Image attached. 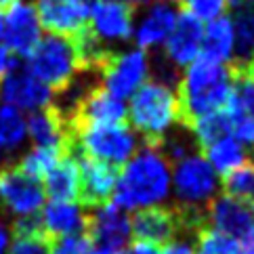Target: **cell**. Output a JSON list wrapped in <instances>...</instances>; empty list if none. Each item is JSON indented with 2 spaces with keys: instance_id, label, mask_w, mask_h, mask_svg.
I'll list each match as a JSON object with an SVG mask.
<instances>
[{
  "instance_id": "obj_2",
  "label": "cell",
  "mask_w": 254,
  "mask_h": 254,
  "mask_svg": "<svg viewBox=\"0 0 254 254\" xmlns=\"http://www.w3.org/2000/svg\"><path fill=\"white\" fill-rule=\"evenodd\" d=\"M183 122V107L177 86L170 78H149L128 101H126V124L139 139L151 145L164 143Z\"/></svg>"
},
{
  "instance_id": "obj_37",
  "label": "cell",
  "mask_w": 254,
  "mask_h": 254,
  "mask_svg": "<svg viewBox=\"0 0 254 254\" xmlns=\"http://www.w3.org/2000/svg\"><path fill=\"white\" fill-rule=\"evenodd\" d=\"M240 244L244 254H254V221L250 223V227L240 235Z\"/></svg>"
},
{
  "instance_id": "obj_41",
  "label": "cell",
  "mask_w": 254,
  "mask_h": 254,
  "mask_svg": "<svg viewBox=\"0 0 254 254\" xmlns=\"http://www.w3.org/2000/svg\"><path fill=\"white\" fill-rule=\"evenodd\" d=\"M2 32H4V15L0 11V40H2Z\"/></svg>"
},
{
  "instance_id": "obj_14",
  "label": "cell",
  "mask_w": 254,
  "mask_h": 254,
  "mask_svg": "<svg viewBox=\"0 0 254 254\" xmlns=\"http://www.w3.org/2000/svg\"><path fill=\"white\" fill-rule=\"evenodd\" d=\"M36 223L51 242H57L63 238H71V235L86 233L88 210L80 199H71V202L47 199L42 210L36 216Z\"/></svg>"
},
{
  "instance_id": "obj_36",
  "label": "cell",
  "mask_w": 254,
  "mask_h": 254,
  "mask_svg": "<svg viewBox=\"0 0 254 254\" xmlns=\"http://www.w3.org/2000/svg\"><path fill=\"white\" fill-rule=\"evenodd\" d=\"M116 254H158L156 246H149V244H143V242H130L128 246H124L120 252Z\"/></svg>"
},
{
  "instance_id": "obj_22",
  "label": "cell",
  "mask_w": 254,
  "mask_h": 254,
  "mask_svg": "<svg viewBox=\"0 0 254 254\" xmlns=\"http://www.w3.org/2000/svg\"><path fill=\"white\" fill-rule=\"evenodd\" d=\"M40 183H42L47 199H53V202H71V199H80L78 158L65 153V156L57 162V166L53 168Z\"/></svg>"
},
{
  "instance_id": "obj_6",
  "label": "cell",
  "mask_w": 254,
  "mask_h": 254,
  "mask_svg": "<svg viewBox=\"0 0 254 254\" xmlns=\"http://www.w3.org/2000/svg\"><path fill=\"white\" fill-rule=\"evenodd\" d=\"M74 143L80 158L120 168L141 147V139L126 122L120 124H74Z\"/></svg>"
},
{
  "instance_id": "obj_18",
  "label": "cell",
  "mask_w": 254,
  "mask_h": 254,
  "mask_svg": "<svg viewBox=\"0 0 254 254\" xmlns=\"http://www.w3.org/2000/svg\"><path fill=\"white\" fill-rule=\"evenodd\" d=\"M204 214L210 229L231 235V238H238V240L254 221V208L246 206L244 202L227 193L216 195L210 202V206L206 208Z\"/></svg>"
},
{
  "instance_id": "obj_42",
  "label": "cell",
  "mask_w": 254,
  "mask_h": 254,
  "mask_svg": "<svg viewBox=\"0 0 254 254\" xmlns=\"http://www.w3.org/2000/svg\"><path fill=\"white\" fill-rule=\"evenodd\" d=\"M229 2H231L233 6H238V4H242V2H244V0H229Z\"/></svg>"
},
{
  "instance_id": "obj_34",
  "label": "cell",
  "mask_w": 254,
  "mask_h": 254,
  "mask_svg": "<svg viewBox=\"0 0 254 254\" xmlns=\"http://www.w3.org/2000/svg\"><path fill=\"white\" fill-rule=\"evenodd\" d=\"M158 254H195L193 240L187 238V235L177 233L175 238L164 244V246L158 248Z\"/></svg>"
},
{
  "instance_id": "obj_31",
  "label": "cell",
  "mask_w": 254,
  "mask_h": 254,
  "mask_svg": "<svg viewBox=\"0 0 254 254\" xmlns=\"http://www.w3.org/2000/svg\"><path fill=\"white\" fill-rule=\"evenodd\" d=\"M225 132H227V122H225L223 112L189 120V139L195 145H199V147H204V145H208Z\"/></svg>"
},
{
  "instance_id": "obj_7",
  "label": "cell",
  "mask_w": 254,
  "mask_h": 254,
  "mask_svg": "<svg viewBox=\"0 0 254 254\" xmlns=\"http://www.w3.org/2000/svg\"><path fill=\"white\" fill-rule=\"evenodd\" d=\"M151 71L149 53L137 47L112 51L99 67V88L122 101H128L151 78Z\"/></svg>"
},
{
  "instance_id": "obj_24",
  "label": "cell",
  "mask_w": 254,
  "mask_h": 254,
  "mask_svg": "<svg viewBox=\"0 0 254 254\" xmlns=\"http://www.w3.org/2000/svg\"><path fill=\"white\" fill-rule=\"evenodd\" d=\"M202 156L206 158V162L214 168V172L221 179L227 177L229 172H233L235 168H240L242 164L248 162V147L242 145L235 137H231L229 132L216 137L214 141H210L208 145L202 147Z\"/></svg>"
},
{
  "instance_id": "obj_25",
  "label": "cell",
  "mask_w": 254,
  "mask_h": 254,
  "mask_svg": "<svg viewBox=\"0 0 254 254\" xmlns=\"http://www.w3.org/2000/svg\"><path fill=\"white\" fill-rule=\"evenodd\" d=\"M231 25L235 36V61L250 69V65H254V0H244L235 6Z\"/></svg>"
},
{
  "instance_id": "obj_30",
  "label": "cell",
  "mask_w": 254,
  "mask_h": 254,
  "mask_svg": "<svg viewBox=\"0 0 254 254\" xmlns=\"http://www.w3.org/2000/svg\"><path fill=\"white\" fill-rule=\"evenodd\" d=\"M193 248L195 254H244L238 238L219 233L210 229V227H204V229L197 231V238L193 240Z\"/></svg>"
},
{
  "instance_id": "obj_4",
  "label": "cell",
  "mask_w": 254,
  "mask_h": 254,
  "mask_svg": "<svg viewBox=\"0 0 254 254\" xmlns=\"http://www.w3.org/2000/svg\"><path fill=\"white\" fill-rule=\"evenodd\" d=\"M223 179L208 164L202 151H189L172 162V202L185 214L206 212L210 202L221 193Z\"/></svg>"
},
{
  "instance_id": "obj_26",
  "label": "cell",
  "mask_w": 254,
  "mask_h": 254,
  "mask_svg": "<svg viewBox=\"0 0 254 254\" xmlns=\"http://www.w3.org/2000/svg\"><path fill=\"white\" fill-rule=\"evenodd\" d=\"M51 240L38 229L36 219L15 221L6 254H51Z\"/></svg>"
},
{
  "instance_id": "obj_33",
  "label": "cell",
  "mask_w": 254,
  "mask_h": 254,
  "mask_svg": "<svg viewBox=\"0 0 254 254\" xmlns=\"http://www.w3.org/2000/svg\"><path fill=\"white\" fill-rule=\"evenodd\" d=\"M51 254H101L86 233L71 235L51 244Z\"/></svg>"
},
{
  "instance_id": "obj_20",
  "label": "cell",
  "mask_w": 254,
  "mask_h": 254,
  "mask_svg": "<svg viewBox=\"0 0 254 254\" xmlns=\"http://www.w3.org/2000/svg\"><path fill=\"white\" fill-rule=\"evenodd\" d=\"M78 168H80V199H82V204L99 206L103 202H112L118 168L90 158H78Z\"/></svg>"
},
{
  "instance_id": "obj_9",
  "label": "cell",
  "mask_w": 254,
  "mask_h": 254,
  "mask_svg": "<svg viewBox=\"0 0 254 254\" xmlns=\"http://www.w3.org/2000/svg\"><path fill=\"white\" fill-rule=\"evenodd\" d=\"M86 235L101 254H116L132 242V219L114 202H103L88 212Z\"/></svg>"
},
{
  "instance_id": "obj_15",
  "label": "cell",
  "mask_w": 254,
  "mask_h": 254,
  "mask_svg": "<svg viewBox=\"0 0 254 254\" xmlns=\"http://www.w3.org/2000/svg\"><path fill=\"white\" fill-rule=\"evenodd\" d=\"M202 36H204L202 21H197L187 11L179 13L175 28H172L164 47H162L168 65L172 69H185L189 63H193L202 55Z\"/></svg>"
},
{
  "instance_id": "obj_40",
  "label": "cell",
  "mask_w": 254,
  "mask_h": 254,
  "mask_svg": "<svg viewBox=\"0 0 254 254\" xmlns=\"http://www.w3.org/2000/svg\"><path fill=\"white\" fill-rule=\"evenodd\" d=\"M13 2H17V0H0V11H2V8H6V6H11Z\"/></svg>"
},
{
  "instance_id": "obj_32",
  "label": "cell",
  "mask_w": 254,
  "mask_h": 254,
  "mask_svg": "<svg viewBox=\"0 0 254 254\" xmlns=\"http://www.w3.org/2000/svg\"><path fill=\"white\" fill-rule=\"evenodd\" d=\"M185 6H187L185 11L193 15L197 21L210 23L225 15L229 0H185Z\"/></svg>"
},
{
  "instance_id": "obj_13",
  "label": "cell",
  "mask_w": 254,
  "mask_h": 254,
  "mask_svg": "<svg viewBox=\"0 0 254 254\" xmlns=\"http://www.w3.org/2000/svg\"><path fill=\"white\" fill-rule=\"evenodd\" d=\"M4 47L17 57H28L42 38V25L36 6L25 0H17L4 8Z\"/></svg>"
},
{
  "instance_id": "obj_10",
  "label": "cell",
  "mask_w": 254,
  "mask_h": 254,
  "mask_svg": "<svg viewBox=\"0 0 254 254\" xmlns=\"http://www.w3.org/2000/svg\"><path fill=\"white\" fill-rule=\"evenodd\" d=\"M132 6L124 0H95L90 4L88 32L110 51L116 44L128 42L132 38Z\"/></svg>"
},
{
  "instance_id": "obj_39",
  "label": "cell",
  "mask_w": 254,
  "mask_h": 254,
  "mask_svg": "<svg viewBox=\"0 0 254 254\" xmlns=\"http://www.w3.org/2000/svg\"><path fill=\"white\" fill-rule=\"evenodd\" d=\"M124 2H128L130 6H143V4H151V2H156V0H124Z\"/></svg>"
},
{
  "instance_id": "obj_19",
  "label": "cell",
  "mask_w": 254,
  "mask_h": 254,
  "mask_svg": "<svg viewBox=\"0 0 254 254\" xmlns=\"http://www.w3.org/2000/svg\"><path fill=\"white\" fill-rule=\"evenodd\" d=\"M25 132L32 145L38 147H59L65 149L69 141L67 118L57 107H44L25 118Z\"/></svg>"
},
{
  "instance_id": "obj_5",
  "label": "cell",
  "mask_w": 254,
  "mask_h": 254,
  "mask_svg": "<svg viewBox=\"0 0 254 254\" xmlns=\"http://www.w3.org/2000/svg\"><path fill=\"white\" fill-rule=\"evenodd\" d=\"M25 69L51 90L63 93L78 80L82 65H80L74 40L65 36L47 34L25 57Z\"/></svg>"
},
{
  "instance_id": "obj_17",
  "label": "cell",
  "mask_w": 254,
  "mask_h": 254,
  "mask_svg": "<svg viewBox=\"0 0 254 254\" xmlns=\"http://www.w3.org/2000/svg\"><path fill=\"white\" fill-rule=\"evenodd\" d=\"M132 219V240L143 242L149 246H164L168 240H172L179 233L181 219L175 210L168 206L162 208H149V210H141L130 214Z\"/></svg>"
},
{
  "instance_id": "obj_8",
  "label": "cell",
  "mask_w": 254,
  "mask_h": 254,
  "mask_svg": "<svg viewBox=\"0 0 254 254\" xmlns=\"http://www.w3.org/2000/svg\"><path fill=\"white\" fill-rule=\"evenodd\" d=\"M44 202L47 195L38 179L25 175L17 164L0 168V206L15 221L36 219Z\"/></svg>"
},
{
  "instance_id": "obj_28",
  "label": "cell",
  "mask_w": 254,
  "mask_h": 254,
  "mask_svg": "<svg viewBox=\"0 0 254 254\" xmlns=\"http://www.w3.org/2000/svg\"><path fill=\"white\" fill-rule=\"evenodd\" d=\"M65 156V149H59V147H38V145H32L21 156L19 160V166L25 175H30L34 179L42 181L49 172L57 166V162Z\"/></svg>"
},
{
  "instance_id": "obj_43",
  "label": "cell",
  "mask_w": 254,
  "mask_h": 254,
  "mask_svg": "<svg viewBox=\"0 0 254 254\" xmlns=\"http://www.w3.org/2000/svg\"><path fill=\"white\" fill-rule=\"evenodd\" d=\"M168 2H172V4H175V2H185V0H168Z\"/></svg>"
},
{
  "instance_id": "obj_21",
  "label": "cell",
  "mask_w": 254,
  "mask_h": 254,
  "mask_svg": "<svg viewBox=\"0 0 254 254\" xmlns=\"http://www.w3.org/2000/svg\"><path fill=\"white\" fill-rule=\"evenodd\" d=\"M126 122V101L101 88H88L74 112V124H120Z\"/></svg>"
},
{
  "instance_id": "obj_16",
  "label": "cell",
  "mask_w": 254,
  "mask_h": 254,
  "mask_svg": "<svg viewBox=\"0 0 254 254\" xmlns=\"http://www.w3.org/2000/svg\"><path fill=\"white\" fill-rule=\"evenodd\" d=\"M177 17H179L177 6L168 2V0H156V2L147 4V8L134 21L132 28L134 47L145 53L162 49L172 28H175Z\"/></svg>"
},
{
  "instance_id": "obj_11",
  "label": "cell",
  "mask_w": 254,
  "mask_h": 254,
  "mask_svg": "<svg viewBox=\"0 0 254 254\" xmlns=\"http://www.w3.org/2000/svg\"><path fill=\"white\" fill-rule=\"evenodd\" d=\"M0 101L21 114H34L55 103V90L34 78L25 67L17 65L0 80Z\"/></svg>"
},
{
  "instance_id": "obj_29",
  "label": "cell",
  "mask_w": 254,
  "mask_h": 254,
  "mask_svg": "<svg viewBox=\"0 0 254 254\" xmlns=\"http://www.w3.org/2000/svg\"><path fill=\"white\" fill-rule=\"evenodd\" d=\"M223 189L227 195L254 208V162H246L223 177Z\"/></svg>"
},
{
  "instance_id": "obj_12",
  "label": "cell",
  "mask_w": 254,
  "mask_h": 254,
  "mask_svg": "<svg viewBox=\"0 0 254 254\" xmlns=\"http://www.w3.org/2000/svg\"><path fill=\"white\" fill-rule=\"evenodd\" d=\"M36 13L42 30L55 36L76 38L88 28L90 0H38Z\"/></svg>"
},
{
  "instance_id": "obj_23",
  "label": "cell",
  "mask_w": 254,
  "mask_h": 254,
  "mask_svg": "<svg viewBox=\"0 0 254 254\" xmlns=\"http://www.w3.org/2000/svg\"><path fill=\"white\" fill-rule=\"evenodd\" d=\"M204 59H210L223 65L235 63V36L231 17H219L210 23H204V36H202V55Z\"/></svg>"
},
{
  "instance_id": "obj_3",
  "label": "cell",
  "mask_w": 254,
  "mask_h": 254,
  "mask_svg": "<svg viewBox=\"0 0 254 254\" xmlns=\"http://www.w3.org/2000/svg\"><path fill=\"white\" fill-rule=\"evenodd\" d=\"M235 71L231 65H223L210 59L197 57L181 69L177 93L183 107V118L195 120L202 116L221 114L229 103Z\"/></svg>"
},
{
  "instance_id": "obj_35",
  "label": "cell",
  "mask_w": 254,
  "mask_h": 254,
  "mask_svg": "<svg viewBox=\"0 0 254 254\" xmlns=\"http://www.w3.org/2000/svg\"><path fill=\"white\" fill-rule=\"evenodd\" d=\"M15 67H17V57L4 44H0V80H2L8 71H13Z\"/></svg>"
},
{
  "instance_id": "obj_38",
  "label": "cell",
  "mask_w": 254,
  "mask_h": 254,
  "mask_svg": "<svg viewBox=\"0 0 254 254\" xmlns=\"http://www.w3.org/2000/svg\"><path fill=\"white\" fill-rule=\"evenodd\" d=\"M8 244H11V231H8V227L0 221V254L8 252Z\"/></svg>"
},
{
  "instance_id": "obj_1",
  "label": "cell",
  "mask_w": 254,
  "mask_h": 254,
  "mask_svg": "<svg viewBox=\"0 0 254 254\" xmlns=\"http://www.w3.org/2000/svg\"><path fill=\"white\" fill-rule=\"evenodd\" d=\"M112 202L128 214L172 202V162L160 145H141L118 168Z\"/></svg>"
},
{
  "instance_id": "obj_27",
  "label": "cell",
  "mask_w": 254,
  "mask_h": 254,
  "mask_svg": "<svg viewBox=\"0 0 254 254\" xmlns=\"http://www.w3.org/2000/svg\"><path fill=\"white\" fill-rule=\"evenodd\" d=\"M25 141V116L8 105H0V151H17Z\"/></svg>"
}]
</instances>
